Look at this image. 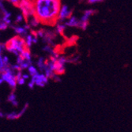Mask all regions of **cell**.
I'll return each instance as SVG.
<instances>
[{
  "label": "cell",
  "mask_w": 132,
  "mask_h": 132,
  "mask_svg": "<svg viewBox=\"0 0 132 132\" xmlns=\"http://www.w3.org/2000/svg\"><path fill=\"white\" fill-rule=\"evenodd\" d=\"M35 16L46 26H55L62 6L61 0H34Z\"/></svg>",
  "instance_id": "6da1fadb"
},
{
  "label": "cell",
  "mask_w": 132,
  "mask_h": 132,
  "mask_svg": "<svg viewBox=\"0 0 132 132\" xmlns=\"http://www.w3.org/2000/svg\"><path fill=\"white\" fill-rule=\"evenodd\" d=\"M26 48H27L26 40L18 35L10 38L6 43V50L14 54L16 56L19 55Z\"/></svg>",
  "instance_id": "7a4b0ae2"
},
{
  "label": "cell",
  "mask_w": 132,
  "mask_h": 132,
  "mask_svg": "<svg viewBox=\"0 0 132 132\" xmlns=\"http://www.w3.org/2000/svg\"><path fill=\"white\" fill-rule=\"evenodd\" d=\"M1 77L3 78L4 81L6 82L11 89L14 90L18 85V81L16 78V71L12 68L11 66L8 65L0 70Z\"/></svg>",
  "instance_id": "3957f363"
},
{
  "label": "cell",
  "mask_w": 132,
  "mask_h": 132,
  "mask_svg": "<svg viewBox=\"0 0 132 132\" xmlns=\"http://www.w3.org/2000/svg\"><path fill=\"white\" fill-rule=\"evenodd\" d=\"M18 6L21 11V14L24 15L26 20L35 16L34 0H21Z\"/></svg>",
  "instance_id": "277c9868"
},
{
  "label": "cell",
  "mask_w": 132,
  "mask_h": 132,
  "mask_svg": "<svg viewBox=\"0 0 132 132\" xmlns=\"http://www.w3.org/2000/svg\"><path fill=\"white\" fill-rule=\"evenodd\" d=\"M71 16H72V11L70 10V8L67 5H62L59 13L58 21L64 22Z\"/></svg>",
  "instance_id": "5b68a950"
},
{
  "label": "cell",
  "mask_w": 132,
  "mask_h": 132,
  "mask_svg": "<svg viewBox=\"0 0 132 132\" xmlns=\"http://www.w3.org/2000/svg\"><path fill=\"white\" fill-rule=\"evenodd\" d=\"M31 80H32L36 86H39V87H44L45 86V85L48 81V78L46 76V75L44 74H37L31 77Z\"/></svg>",
  "instance_id": "8992f818"
},
{
  "label": "cell",
  "mask_w": 132,
  "mask_h": 132,
  "mask_svg": "<svg viewBox=\"0 0 132 132\" xmlns=\"http://www.w3.org/2000/svg\"><path fill=\"white\" fill-rule=\"evenodd\" d=\"M68 62V59H67L65 57L62 56L58 59V60L55 63V72L57 75H62L65 72V64Z\"/></svg>",
  "instance_id": "52a82bcc"
},
{
  "label": "cell",
  "mask_w": 132,
  "mask_h": 132,
  "mask_svg": "<svg viewBox=\"0 0 132 132\" xmlns=\"http://www.w3.org/2000/svg\"><path fill=\"white\" fill-rule=\"evenodd\" d=\"M79 23H80V20H78L75 16H71V17H70L65 21L66 26H68V27H71V28L79 27Z\"/></svg>",
  "instance_id": "ba28073f"
},
{
  "label": "cell",
  "mask_w": 132,
  "mask_h": 132,
  "mask_svg": "<svg viewBox=\"0 0 132 132\" xmlns=\"http://www.w3.org/2000/svg\"><path fill=\"white\" fill-rule=\"evenodd\" d=\"M13 29H14V32L17 35L21 36V37H26V36L28 34V32H29V30L24 26H13Z\"/></svg>",
  "instance_id": "9c48e42d"
},
{
  "label": "cell",
  "mask_w": 132,
  "mask_h": 132,
  "mask_svg": "<svg viewBox=\"0 0 132 132\" xmlns=\"http://www.w3.org/2000/svg\"><path fill=\"white\" fill-rule=\"evenodd\" d=\"M95 10H86L85 12H84L83 15L81 16V18L79 19L81 21H89V18L93 14H95Z\"/></svg>",
  "instance_id": "30bf717a"
},
{
  "label": "cell",
  "mask_w": 132,
  "mask_h": 132,
  "mask_svg": "<svg viewBox=\"0 0 132 132\" xmlns=\"http://www.w3.org/2000/svg\"><path fill=\"white\" fill-rule=\"evenodd\" d=\"M2 12H3V17L2 18V21H5L6 23H7L8 25H10L11 24V20H10V17H11V13L9 12L7 10H6L5 8H3V10H1Z\"/></svg>",
  "instance_id": "8fae6325"
},
{
  "label": "cell",
  "mask_w": 132,
  "mask_h": 132,
  "mask_svg": "<svg viewBox=\"0 0 132 132\" xmlns=\"http://www.w3.org/2000/svg\"><path fill=\"white\" fill-rule=\"evenodd\" d=\"M27 21H28L27 23L29 24L31 27H37L40 25V24L41 23L40 21L36 16H32L31 18H29Z\"/></svg>",
  "instance_id": "7c38bea8"
},
{
  "label": "cell",
  "mask_w": 132,
  "mask_h": 132,
  "mask_svg": "<svg viewBox=\"0 0 132 132\" xmlns=\"http://www.w3.org/2000/svg\"><path fill=\"white\" fill-rule=\"evenodd\" d=\"M67 28L66 24L63 22H60V21H58L56 23V32L59 34H63L65 29Z\"/></svg>",
  "instance_id": "4fadbf2b"
},
{
  "label": "cell",
  "mask_w": 132,
  "mask_h": 132,
  "mask_svg": "<svg viewBox=\"0 0 132 132\" xmlns=\"http://www.w3.org/2000/svg\"><path fill=\"white\" fill-rule=\"evenodd\" d=\"M29 48H26L25 50H24L21 54L20 55L24 59H26V60H28V61H32V55H31V52L29 50Z\"/></svg>",
  "instance_id": "5bb4252c"
},
{
  "label": "cell",
  "mask_w": 132,
  "mask_h": 132,
  "mask_svg": "<svg viewBox=\"0 0 132 132\" xmlns=\"http://www.w3.org/2000/svg\"><path fill=\"white\" fill-rule=\"evenodd\" d=\"M26 46L28 48H29V47L32 45L33 44V35L32 33H29V34H27L26 36Z\"/></svg>",
  "instance_id": "9a60e30c"
},
{
  "label": "cell",
  "mask_w": 132,
  "mask_h": 132,
  "mask_svg": "<svg viewBox=\"0 0 132 132\" xmlns=\"http://www.w3.org/2000/svg\"><path fill=\"white\" fill-rule=\"evenodd\" d=\"M6 119H10V120H14V119H19L21 116L19 115V112H12L10 113H8L6 115Z\"/></svg>",
  "instance_id": "2e32d148"
},
{
  "label": "cell",
  "mask_w": 132,
  "mask_h": 132,
  "mask_svg": "<svg viewBox=\"0 0 132 132\" xmlns=\"http://www.w3.org/2000/svg\"><path fill=\"white\" fill-rule=\"evenodd\" d=\"M27 70H28V71H29V74L31 75V77L39 73L37 68L35 66H33V65H30V66L28 67V69H27Z\"/></svg>",
  "instance_id": "e0dca14e"
},
{
  "label": "cell",
  "mask_w": 132,
  "mask_h": 132,
  "mask_svg": "<svg viewBox=\"0 0 132 132\" xmlns=\"http://www.w3.org/2000/svg\"><path fill=\"white\" fill-rule=\"evenodd\" d=\"M45 63H46V61H44V58L40 57V58L38 59L37 62V66L38 67V68H39L40 70L43 71V70H44V66H45Z\"/></svg>",
  "instance_id": "ac0fdd59"
},
{
  "label": "cell",
  "mask_w": 132,
  "mask_h": 132,
  "mask_svg": "<svg viewBox=\"0 0 132 132\" xmlns=\"http://www.w3.org/2000/svg\"><path fill=\"white\" fill-rule=\"evenodd\" d=\"M43 51H44V52H47V53H49L50 55H52V54L55 52V50L52 48V46H51L50 44H47V45L44 46V47H43Z\"/></svg>",
  "instance_id": "d6986e66"
},
{
  "label": "cell",
  "mask_w": 132,
  "mask_h": 132,
  "mask_svg": "<svg viewBox=\"0 0 132 132\" xmlns=\"http://www.w3.org/2000/svg\"><path fill=\"white\" fill-rule=\"evenodd\" d=\"M17 100V97H16V95L14 92H11L10 93V95L8 96V98H7V101L9 102H10L11 104L13 103L14 101H15Z\"/></svg>",
  "instance_id": "ffe728a7"
},
{
  "label": "cell",
  "mask_w": 132,
  "mask_h": 132,
  "mask_svg": "<svg viewBox=\"0 0 132 132\" xmlns=\"http://www.w3.org/2000/svg\"><path fill=\"white\" fill-rule=\"evenodd\" d=\"M89 25V21H81L79 23V28L81 29L82 30H86L88 27Z\"/></svg>",
  "instance_id": "44dd1931"
},
{
  "label": "cell",
  "mask_w": 132,
  "mask_h": 132,
  "mask_svg": "<svg viewBox=\"0 0 132 132\" xmlns=\"http://www.w3.org/2000/svg\"><path fill=\"white\" fill-rule=\"evenodd\" d=\"M45 32H46V30L43 29H39L38 31H37V36L40 37V38H44V36H45Z\"/></svg>",
  "instance_id": "7402d4cb"
},
{
  "label": "cell",
  "mask_w": 132,
  "mask_h": 132,
  "mask_svg": "<svg viewBox=\"0 0 132 132\" xmlns=\"http://www.w3.org/2000/svg\"><path fill=\"white\" fill-rule=\"evenodd\" d=\"M26 18H25V17H24V15L21 14H18V16L16 17V18H15V21H16V23H20V22H21L22 21H24Z\"/></svg>",
  "instance_id": "603a6c76"
},
{
  "label": "cell",
  "mask_w": 132,
  "mask_h": 132,
  "mask_svg": "<svg viewBox=\"0 0 132 132\" xmlns=\"http://www.w3.org/2000/svg\"><path fill=\"white\" fill-rule=\"evenodd\" d=\"M8 24L7 23H6L5 21H1V23H0V29H1L2 31H3V30H6L7 28H8Z\"/></svg>",
  "instance_id": "cb8c5ba5"
},
{
  "label": "cell",
  "mask_w": 132,
  "mask_h": 132,
  "mask_svg": "<svg viewBox=\"0 0 132 132\" xmlns=\"http://www.w3.org/2000/svg\"><path fill=\"white\" fill-rule=\"evenodd\" d=\"M3 63H4V66H5V67L10 65V60H9L8 56L3 55Z\"/></svg>",
  "instance_id": "d4e9b609"
},
{
  "label": "cell",
  "mask_w": 132,
  "mask_h": 132,
  "mask_svg": "<svg viewBox=\"0 0 132 132\" xmlns=\"http://www.w3.org/2000/svg\"><path fill=\"white\" fill-rule=\"evenodd\" d=\"M24 84H26V79L24 78L23 77H21V78H19L18 80V85H20V86H22Z\"/></svg>",
  "instance_id": "484cf974"
},
{
  "label": "cell",
  "mask_w": 132,
  "mask_h": 132,
  "mask_svg": "<svg viewBox=\"0 0 132 132\" xmlns=\"http://www.w3.org/2000/svg\"><path fill=\"white\" fill-rule=\"evenodd\" d=\"M6 1L10 2V3H12L13 5H14V6H18L21 0H6Z\"/></svg>",
  "instance_id": "4316f807"
},
{
  "label": "cell",
  "mask_w": 132,
  "mask_h": 132,
  "mask_svg": "<svg viewBox=\"0 0 132 132\" xmlns=\"http://www.w3.org/2000/svg\"><path fill=\"white\" fill-rule=\"evenodd\" d=\"M22 75H23V73L21 72V70H19L16 71V78H17V81L19 78H21L22 77Z\"/></svg>",
  "instance_id": "83f0119b"
},
{
  "label": "cell",
  "mask_w": 132,
  "mask_h": 132,
  "mask_svg": "<svg viewBox=\"0 0 132 132\" xmlns=\"http://www.w3.org/2000/svg\"><path fill=\"white\" fill-rule=\"evenodd\" d=\"M35 86H36V84H35V82H34L32 80H30V81H29V83H28V86H29V88L33 89Z\"/></svg>",
  "instance_id": "f1b7e54d"
},
{
  "label": "cell",
  "mask_w": 132,
  "mask_h": 132,
  "mask_svg": "<svg viewBox=\"0 0 132 132\" xmlns=\"http://www.w3.org/2000/svg\"><path fill=\"white\" fill-rule=\"evenodd\" d=\"M4 67H5V66H4L3 61V55H2V54H1V55H0V70L3 69Z\"/></svg>",
  "instance_id": "f546056e"
},
{
  "label": "cell",
  "mask_w": 132,
  "mask_h": 132,
  "mask_svg": "<svg viewBox=\"0 0 132 132\" xmlns=\"http://www.w3.org/2000/svg\"><path fill=\"white\" fill-rule=\"evenodd\" d=\"M4 49H6V43L5 44L2 43L1 44H0V52H1V54L3 52Z\"/></svg>",
  "instance_id": "4dcf8cb0"
},
{
  "label": "cell",
  "mask_w": 132,
  "mask_h": 132,
  "mask_svg": "<svg viewBox=\"0 0 132 132\" xmlns=\"http://www.w3.org/2000/svg\"><path fill=\"white\" fill-rule=\"evenodd\" d=\"M103 0H87V2L90 4H93V3H100L102 2Z\"/></svg>",
  "instance_id": "1f68e13d"
},
{
  "label": "cell",
  "mask_w": 132,
  "mask_h": 132,
  "mask_svg": "<svg viewBox=\"0 0 132 132\" xmlns=\"http://www.w3.org/2000/svg\"><path fill=\"white\" fill-rule=\"evenodd\" d=\"M22 77H23L24 78H25L26 80H27V79H29V78L31 77V75H30L29 74H23Z\"/></svg>",
  "instance_id": "d6a6232c"
},
{
  "label": "cell",
  "mask_w": 132,
  "mask_h": 132,
  "mask_svg": "<svg viewBox=\"0 0 132 132\" xmlns=\"http://www.w3.org/2000/svg\"><path fill=\"white\" fill-rule=\"evenodd\" d=\"M3 82H4V80H3V78L2 77H0V83L3 84Z\"/></svg>",
  "instance_id": "836d02e7"
},
{
  "label": "cell",
  "mask_w": 132,
  "mask_h": 132,
  "mask_svg": "<svg viewBox=\"0 0 132 132\" xmlns=\"http://www.w3.org/2000/svg\"><path fill=\"white\" fill-rule=\"evenodd\" d=\"M0 116H1V117L3 118V117L4 116V114H3V112H1V113H0Z\"/></svg>",
  "instance_id": "e575fe53"
}]
</instances>
